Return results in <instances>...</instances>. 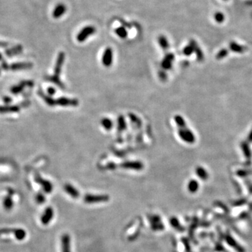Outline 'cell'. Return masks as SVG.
I'll use <instances>...</instances> for the list:
<instances>
[{
	"instance_id": "6da1fadb",
	"label": "cell",
	"mask_w": 252,
	"mask_h": 252,
	"mask_svg": "<svg viewBox=\"0 0 252 252\" xmlns=\"http://www.w3.org/2000/svg\"><path fill=\"white\" fill-rule=\"evenodd\" d=\"M65 59V54L64 52H59L58 58H57L56 64H55L54 67V74L48 78V80L52 82L55 84H56L57 86H59L60 88H64V84L62 81H60V75L61 73V71H62L63 64H64Z\"/></svg>"
},
{
	"instance_id": "7a4b0ae2",
	"label": "cell",
	"mask_w": 252,
	"mask_h": 252,
	"mask_svg": "<svg viewBox=\"0 0 252 252\" xmlns=\"http://www.w3.org/2000/svg\"><path fill=\"white\" fill-rule=\"evenodd\" d=\"M110 197L108 195H94L86 194L83 197V201L87 204H97L105 202L109 200Z\"/></svg>"
},
{
	"instance_id": "3957f363",
	"label": "cell",
	"mask_w": 252,
	"mask_h": 252,
	"mask_svg": "<svg viewBox=\"0 0 252 252\" xmlns=\"http://www.w3.org/2000/svg\"><path fill=\"white\" fill-rule=\"evenodd\" d=\"M96 32V29L93 26H86L76 36V39L79 42H83L87 39L88 37L93 34Z\"/></svg>"
},
{
	"instance_id": "277c9868",
	"label": "cell",
	"mask_w": 252,
	"mask_h": 252,
	"mask_svg": "<svg viewBox=\"0 0 252 252\" xmlns=\"http://www.w3.org/2000/svg\"><path fill=\"white\" fill-rule=\"evenodd\" d=\"M79 104L76 99H71L62 97L56 100V104L61 106H76Z\"/></svg>"
},
{
	"instance_id": "5b68a950",
	"label": "cell",
	"mask_w": 252,
	"mask_h": 252,
	"mask_svg": "<svg viewBox=\"0 0 252 252\" xmlns=\"http://www.w3.org/2000/svg\"><path fill=\"white\" fill-rule=\"evenodd\" d=\"M35 182L41 185L42 188H43V190L45 193H50L52 191L53 186H52L51 182L41 178V176L39 175V174H36L35 175Z\"/></svg>"
},
{
	"instance_id": "8992f818",
	"label": "cell",
	"mask_w": 252,
	"mask_h": 252,
	"mask_svg": "<svg viewBox=\"0 0 252 252\" xmlns=\"http://www.w3.org/2000/svg\"><path fill=\"white\" fill-rule=\"evenodd\" d=\"M121 167L124 169L140 171L144 168V164L140 161H126L121 164Z\"/></svg>"
},
{
	"instance_id": "52a82bcc",
	"label": "cell",
	"mask_w": 252,
	"mask_h": 252,
	"mask_svg": "<svg viewBox=\"0 0 252 252\" xmlns=\"http://www.w3.org/2000/svg\"><path fill=\"white\" fill-rule=\"evenodd\" d=\"M102 62L104 66L109 67L113 63V50L110 47L106 48L103 53Z\"/></svg>"
},
{
	"instance_id": "ba28073f",
	"label": "cell",
	"mask_w": 252,
	"mask_h": 252,
	"mask_svg": "<svg viewBox=\"0 0 252 252\" xmlns=\"http://www.w3.org/2000/svg\"><path fill=\"white\" fill-rule=\"evenodd\" d=\"M54 216V210L51 207H48L44 210L41 217V221L44 225H48L51 221Z\"/></svg>"
},
{
	"instance_id": "9c48e42d",
	"label": "cell",
	"mask_w": 252,
	"mask_h": 252,
	"mask_svg": "<svg viewBox=\"0 0 252 252\" xmlns=\"http://www.w3.org/2000/svg\"><path fill=\"white\" fill-rule=\"evenodd\" d=\"M62 252H71V238L69 234H63L61 237Z\"/></svg>"
},
{
	"instance_id": "30bf717a",
	"label": "cell",
	"mask_w": 252,
	"mask_h": 252,
	"mask_svg": "<svg viewBox=\"0 0 252 252\" xmlns=\"http://www.w3.org/2000/svg\"><path fill=\"white\" fill-rule=\"evenodd\" d=\"M151 227L153 230H161L163 228V225L160 222V218L157 215H151L148 217Z\"/></svg>"
},
{
	"instance_id": "8fae6325",
	"label": "cell",
	"mask_w": 252,
	"mask_h": 252,
	"mask_svg": "<svg viewBox=\"0 0 252 252\" xmlns=\"http://www.w3.org/2000/svg\"><path fill=\"white\" fill-rule=\"evenodd\" d=\"M64 190L65 192H66L68 195H70L72 198L76 199V198H79L80 196L79 191L74 186H73L72 185L70 184H65L64 186Z\"/></svg>"
},
{
	"instance_id": "7c38bea8",
	"label": "cell",
	"mask_w": 252,
	"mask_h": 252,
	"mask_svg": "<svg viewBox=\"0 0 252 252\" xmlns=\"http://www.w3.org/2000/svg\"><path fill=\"white\" fill-rule=\"evenodd\" d=\"M66 12V6L63 4H58L55 7L53 12H52V16L54 18H59L63 16Z\"/></svg>"
},
{
	"instance_id": "4fadbf2b",
	"label": "cell",
	"mask_w": 252,
	"mask_h": 252,
	"mask_svg": "<svg viewBox=\"0 0 252 252\" xmlns=\"http://www.w3.org/2000/svg\"><path fill=\"white\" fill-rule=\"evenodd\" d=\"M32 64L29 62H19L12 65L11 69L14 70H20V69H27L32 68Z\"/></svg>"
},
{
	"instance_id": "5bb4252c",
	"label": "cell",
	"mask_w": 252,
	"mask_h": 252,
	"mask_svg": "<svg viewBox=\"0 0 252 252\" xmlns=\"http://www.w3.org/2000/svg\"><path fill=\"white\" fill-rule=\"evenodd\" d=\"M174 56L171 53L167 54L162 62V67L165 69H170L171 67V62L173 60Z\"/></svg>"
},
{
	"instance_id": "9a60e30c",
	"label": "cell",
	"mask_w": 252,
	"mask_h": 252,
	"mask_svg": "<svg viewBox=\"0 0 252 252\" xmlns=\"http://www.w3.org/2000/svg\"><path fill=\"white\" fill-rule=\"evenodd\" d=\"M14 234L15 237H16V238L18 239V240H22V239H24L27 235L26 231H25L24 229L22 228H16Z\"/></svg>"
},
{
	"instance_id": "2e32d148",
	"label": "cell",
	"mask_w": 252,
	"mask_h": 252,
	"mask_svg": "<svg viewBox=\"0 0 252 252\" xmlns=\"http://www.w3.org/2000/svg\"><path fill=\"white\" fill-rule=\"evenodd\" d=\"M39 94H41V98L44 99V100L45 101L46 104L48 105H49V106H56V100H54L53 98H52L51 96L50 95H45L43 92L41 91L39 92Z\"/></svg>"
},
{
	"instance_id": "e0dca14e",
	"label": "cell",
	"mask_w": 252,
	"mask_h": 252,
	"mask_svg": "<svg viewBox=\"0 0 252 252\" xmlns=\"http://www.w3.org/2000/svg\"><path fill=\"white\" fill-rule=\"evenodd\" d=\"M101 124L106 130H111L113 128V122L108 118H104L101 120Z\"/></svg>"
},
{
	"instance_id": "ac0fdd59",
	"label": "cell",
	"mask_w": 252,
	"mask_h": 252,
	"mask_svg": "<svg viewBox=\"0 0 252 252\" xmlns=\"http://www.w3.org/2000/svg\"><path fill=\"white\" fill-rule=\"evenodd\" d=\"M3 204H4V207L6 209H7V210L11 209L13 206H14V202H13L11 196H10V195H8V196L6 197L4 200Z\"/></svg>"
},
{
	"instance_id": "d6986e66",
	"label": "cell",
	"mask_w": 252,
	"mask_h": 252,
	"mask_svg": "<svg viewBox=\"0 0 252 252\" xmlns=\"http://www.w3.org/2000/svg\"><path fill=\"white\" fill-rule=\"evenodd\" d=\"M126 128V122L123 116H120L118 118V130L120 132L123 131Z\"/></svg>"
},
{
	"instance_id": "ffe728a7",
	"label": "cell",
	"mask_w": 252,
	"mask_h": 252,
	"mask_svg": "<svg viewBox=\"0 0 252 252\" xmlns=\"http://www.w3.org/2000/svg\"><path fill=\"white\" fill-rule=\"evenodd\" d=\"M116 34L119 37L122 38V39H125V38L127 37L128 36V32L126 30L125 27H119L118 28L116 29Z\"/></svg>"
},
{
	"instance_id": "44dd1931",
	"label": "cell",
	"mask_w": 252,
	"mask_h": 252,
	"mask_svg": "<svg viewBox=\"0 0 252 252\" xmlns=\"http://www.w3.org/2000/svg\"><path fill=\"white\" fill-rule=\"evenodd\" d=\"M158 43L160 46V47L163 49H167L169 48V42L167 41V38L165 36H160L158 37Z\"/></svg>"
},
{
	"instance_id": "7402d4cb",
	"label": "cell",
	"mask_w": 252,
	"mask_h": 252,
	"mask_svg": "<svg viewBox=\"0 0 252 252\" xmlns=\"http://www.w3.org/2000/svg\"><path fill=\"white\" fill-rule=\"evenodd\" d=\"M214 20H216V22L217 23H222L225 20V16L224 14L221 12H216L214 14Z\"/></svg>"
},
{
	"instance_id": "603a6c76",
	"label": "cell",
	"mask_w": 252,
	"mask_h": 252,
	"mask_svg": "<svg viewBox=\"0 0 252 252\" xmlns=\"http://www.w3.org/2000/svg\"><path fill=\"white\" fill-rule=\"evenodd\" d=\"M22 47L21 46H15L12 48V49L10 50V53H8V56H13V55H16V54H18L20 53V52H22Z\"/></svg>"
},
{
	"instance_id": "cb8c5ba5",
	"label": "cell",
	"mask_w": 252,
	"mask_h": 252,
	"mask_svg": "<svg viewBox=\"0 0 252 252\" xmlns=\"http://www.w3.org/2000/svg\"><path fill=\"white\" fill-rule=\"evenodd\" d=\"M230 47L231 49L233 50V51H236V52H242L244 49L242 46H239L238 44L235 43V42H232V43L230 44Z\"/></svg>"
},
{
	"instance_id": "d4e9b609",
	"label": "cell",
	"mask_w": 252,
	"mask_h": 252,
	"mask_svg": "<svg viewBox=\"0 0 252 252\" xmlns=\"http://www.w3.org/2000/svg\"><path fill=\"white\" fill-rule=\"evenodd\" d=\"M36 201L38 204H43L46 201V197L41 193H38L36 196Z\"/></svg>"
},
{
	"instance_id": "484cf974",
	"label": "cell",
	"mask_w": 252,
	"mask_h": 252,
	"mask_svg": "<svg viewBox=\"0 0 252 252\" xmlns=\"http://www.w3.org/2000/svg\"><path fill=\"white\" fill-rule=\"evenodd\" d=\"M129 116L130 117V119H131V121L133 122V123H134L135 124H137L138 125H141V120L137 116H136L133 114V113H130Z\"/></svg>"
},
{
	"instance_id": "4316f807",
	"label": "cell",
	"mask_w": 252,
	"mask_h": 252,
	"mask_svg": "<svg viewBox=\"0 0 252 252\" xmlns=\"http://www.w3.org/2000/svg\"><path fill=\"white\" fill-rule=\"evenodd\" d=\"M15 230H16V228H2L0 229V235L14 233Z\"/></svg>"
},
{
	"instance_id": "83f0119b",
	"label": "cell",
	"mask_w": 252,
	"mask_h": 252,
	"mask_svg": "<svg viewBox=\"0 0 252 252\" xmlns=\"http://www.w3.org/2000/svg\"><path fill=\"white\" fill-rule=\"evenodd\" d=\"M47 91H48V95H50V96L53 95V94L56 92V89H55V88H52V87H49V88H48Z\"/></svg>"
},
{
	"instance_id": "f1b7e54d",
	"label": "cell",
	"mask_w": 252,
	"mask_h": 252,
	"mask_svg": "<svg viewBox=\"0 0 252 252\" xmlns=\"http://www.w3.org/2000/svg\"><path fill=\"white\" fill-rule=\"evenodd\" d=\"M226 53H227L226 50H222L221 51H220V52L218 53V56L219 57H224V56H226Z\"/></svg>"
},
{
	"instance_id": "f546056e",
	"label": "cell",
	"mask_w": 252,
	"mask_h": 252,
	"mask_svg": "<svg viewBox=\"0 0 252 252\" xmlns=\"http://www.w3.org/2000/svg\"><path fill=\"white\" fill-rule=\"evenodd\" d=\"M1 59H2V55L0 54V60H1Z\"/></svg>"
},
{
	"instance_id": "4dcf8cb0",
	"label": "cell",
	"mask_w": 252,
	"mask_h": 252,
	"mask_svg": "<svg viewBox=\"0 0 252 252\" xmlns=\"http://www.w3.org/2000/svg\"><path fill=\"white\" fill-rule=\"evenodd\" d=\"M223 1H227V0H223Z\"/></svg>"
}]
</instances>
